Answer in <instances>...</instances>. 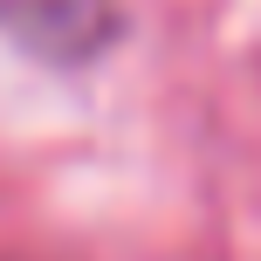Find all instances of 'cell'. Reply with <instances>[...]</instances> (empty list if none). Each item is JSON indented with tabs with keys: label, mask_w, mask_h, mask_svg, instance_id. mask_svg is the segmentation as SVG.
<instances>
[{
	"label": "cell",
	"mask_w": 261,
	"mask_h": 261,
	"mask_svg": "<svg viewBox=\"0 0 261 261\" xmlns=\"http://www.w3.org/2000/svg\"><path fill=\"white\" fill-rule=\"evenodd\" d=\"M0 28L41 62H90L117 35L110 0H0Z\"/></svg>",
	"instance_id": "1"
}]
</instances>
